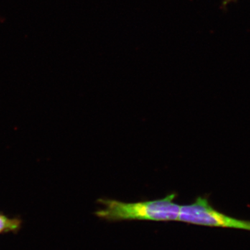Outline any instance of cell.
Listing matches in <instances>:
<instances>
[{"label": "cell", "instance_id": "1", "mask_svg": "<svg viewBox=\"0 0 250 250\" xmlns=\"http://www.w3.org/2000/svg\"><path fill=\"white\" fill-rule=\"evenodd\" d=\"M177 195L170 194L165 198L153 201L125 203L117 200L100 199L103 208L95 213L97 216L110 222L121 220H178L180 205L174 202Z\"/></svg>", "mask_w": 250, "mask_h": 250}, {"label": "cell", "instance_id": "3", "mask_svg": "<svg viewBox=\"0 0 250 250\" xmlns=\"http://www.w3.org/2000/svg\"><path fill=\"white\" fill-rule=\"evenodd\" d=\"M23 221L19 217H10L0 213V235L16 234L22 228Z\"/></svg>", "mask_w": 250, "mask_h": 250}, {"label": "cell", "instance_id": "2", "mask_svg": "<svg viewBox=\"0 0 250 250\" xmlns=\"http://www.w3.org/2000/svg\"><path fill=\"white\" fill-rule=\"evenodd\" d=\"M178 220L202 226L250 231L249 220H240L220 213L210 205L205 197H198L190 205L181 206Z\"/></svg>", "mask_w": 250, "mask_h": 250}, {"label": "cell", "instance_id": "4", "mask_svg": "<svg viewBox=\"0 0 250 250\" xmlns=\"http://www.w3.org/2000/svg\"><path fill=\"white\" fill-rule=\"evenodd\" d=\"M237 0H223V2H222L221 8L223 9H225L228 6L229 4L231 2H236Z\"/></svg>", "mask_w": 250, "mask_h": 250}]
</instances>
